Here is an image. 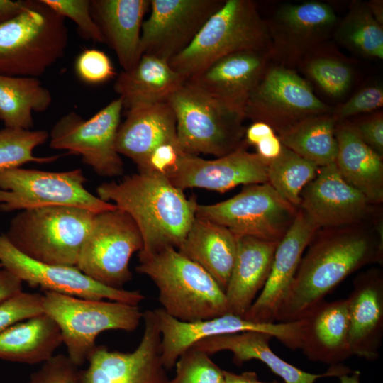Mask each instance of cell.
<instances>
[{
	"mask_svg": "<svg viewBox=\"0 0 383 383\" xmlns=\"http://www.w3.org/2000/svg\"><path fill=\"white\" fill-rule=\"evenodd\" d=\"M367 224L316 233L279 309L277 322L302 318L350 274L382 262V223L376 225V232Z\"/></svg>",
	"mask_w": 383,
	"mask_h": 383,
	"instance_id": "obj_1",
	"label": "cell"
},
{
	"mask_svg": "<svg viewBox=\"0 0 383 383\" xmlns=\"http://www.w3.org/2000/svg\"><path fill=\"white\" fill-rule=\"evenodd\" d=\"M96 193L135 222L143 241L139 260L167 248L177 249L196 217V199L187 198L158 172H138L118 182H104Z\"/></svg>",
	"mask_w": 383,
	"mask_h": 383,
	"instance_id": "obj_2",
	"label": "cell"
},
{
	"mask_svg": "<svg viewBox=\"0 0 383 383\" xmlns=\"http://www.w3.org/2000/svg\"><path fill=\"white\" fill-rule=\"evenodd\" d=\"M135 270L152 280L162 309L180 321L230 313L225 292L216 280L176 248H167L140 260Z\"/></svg>",
	"mask_w": 383,
	"mask_h": 383,
	"instance_id": "obj_3",
	"label": "cell"
},
{
	"mask_svg": "<svg viewBox=\"0 0 383 383\" xmlns=\"http://www.w3.org/2000/svg\"><path fill=\"white\" fill-rule=\"evenodd\" d=\"M243 50L271 54L266 21L252 1L224 0L190 45L168 62L187 81L220 58Z\"/></svg>",
	"mask_w": 383,
	"mask_h": 383,
	"instance_id": "obj_4",
	"label": "cell"
},
{
	"mask_svg": "<svg viewBox=\"0 0 383 383\" xmlns=\"http://www.w3.org/2000/svg\"><path fill=\"white\" fill-rule=\"evenodd\" d=\"M65 18L42 0L0 25V74L38 78L65 54Z\"/></svg>",
	"mask_w": 383,
	"mask_h": 383,
	"instance_id": "obj_5",
	"label": "cell"
},
{
	"mask_svg": "<svg viewBox=\"0 0 383 383\" xmlns=\"http://www.w3.org/2000/svg\"><path fill=\"white\" fill-rule=\"evenodd\" d=\"M95 214L65 206L23 210L4 233L16 248L33 260L76 267Z\"/></svg>",
	"mask_w": 383,
	"mask_h": 383,
	"instance_id": "obj_6",
	"label": "cell"
},
{
	"mask_svg": "<svg viewBox=\"0 0 383 383\" xmlns=\"http://www.w3.org/2000/svg\"><path fill=\"white\" fill-rule=\"evenodd\" d=\"M176 118L177 138L187 154L226 155L244 142V113L185 82L168 99Z\"/></svg>",
	"mask_w": 383,
	"mask_h": 383,
	"instance_id": "obj_7",
	"label": "cell"
},
{
	"mask_svg": "<svg viewBox=\"0 0 383 383\" xmlns=\"http://www.w3.org/2000/svg\"><path fill=\"white\" fill-rule=\"evenodd\" d=\"M43 310L58 326L67 356L78 367L87 361L101 333L109 330L132 332L143 317L138 306L54 292H44Z\"/></svg>",
	"mask_w": 383,
	"mask_h": 383,
	"instance_id": "obj_8",
	"label": "cell"
},
{
	"mask_svg": "<svg viewBox=\"0 0 383 383\" xmlns=\"http://www.w3.org/2000/svg\"><path fill=\"white\" fill-rule=\"evenodd\" d=\"M86 182L80 169L48 172L18 167L0 170V211L65 206L97 213L117 208L90 193Z\"/></svg>",
	"mask_w": 383,
	"mask_h": 383,
	"instance_id": "obj_9",
	"label": "cell"
},
{
	"mask_svg": "<svg viewBox=\"0 0 383 383\" xmlns=\"http://www.w3.org/2000/svg\"><path fill=\"white\" fill-rule=\"evenodd\" d=\"M297 211L267 182L245 185L239 194L219 203L198 204L196 216L224 226L237 238L251 236L279 243Z\"/></svg>",
	"mask_w": 383,
	"mask_h": 383,
	"instance_id": "obj_10",
	"label": "cell"
},
{
	"mask_svg": "<svg viewBox=\"0 0 383 383\" xmlns=\"http://www.w3.org/2000/svg\"><path fill=\"white\" fill-rule=\"evenodd\" d=\"M143 247L140 230L128 213L118 207L97 213L76 267L101 284L123 289L132 279L131 257Z\"/></svg>",
	"mask_w": 383,
	"mask_h": 383,
	"instance_id": "obj_11",
	"label": "cell"
},
{
	"mask_svg": "<svg viewBox=\"0 0 383 383\" xmlns=\"http://www.w3.org/2000/svg\"><path fill=\"white\" fill-rule=\"evenodd\" d=\"M123 109L118 97L88 120L74 111L67 113L52 128L50 147L79 155L100 176L121 175L124 167L116 150V136Z\"/></svg>",
	"mask_w": 383,
	"mask_h": 383,
	"instance_id": "obj_12",
	"label": "cell"
},
{
	"mask_svg": "<svg viewBox=\"0 0 383 383\" xmlns=\"http://www.w3.org/2000/svg\"><path fill=\"white\" fill-rule=\"evenodd\" d=\"M333 110L294 70L270 64L250 94L244 113L252 122L267 123L279 133L305 118L331 114Z\"/></svg>",
	"mask_w": 383,
	"mask_h": 383,
	"instance_id": "obj_13",
	"label": "cell"
},
{
	"mask_svg": "<svg viewBox=\"0 0 383 383\" xmlns=\"http://www.w3.org/2000/svg\"><path fill=\"white\" fill-rule=\"evenodd\" d=\"M161 334V358L165 368L171 370L180 355L197 341L216 335L245 331L267 333L288 348L301 347V319L274 323H256L232 313L195 322H183L162 309L154 310Z\"/></svg>",
	"mask_w": 383,
	"mask_h": 383,
	"instance_id": "obj_14",
	"label": "cell"
},
{
	"mask_svg": "<svg viewBox=\"0 0 383 383\" xmlns=\"http://www.w3.org/2000/svg\"><path fill=\"white\" fill-rule=\"evenodd\" d=\"M0 267L30 287L76 297L119 301L138 306L145 299L140 291L116 289L101 284L75 266L51 265L22 253L0 233Z\"/></svg>",
	"mask_w": 383,
	"mask_h": 383,
	"instance_id": "obj_15",
	"label": "cell"
},
{
	"mask_svg": "<svg viewBox=\"0 0 383 383\" xmlns=\"http://www.w3.org/2000/svg\"><path fill=\"white\" fill-rule=\"evenodd\" d=\"M266 23L272 60L290 68L301 65L334 33L338 21L330 4L310 1L282 4Z\"/></svg>",
	"mask_w": 383,
	"mask_h": 383,
	"instance_id": "obj_16",
	"label": "cell"
},
{
	"mask_svg": "<svg viewBox=\"0 0 383 383\" xmlns=\"http://www.w3.org/2000/svg\"><path fill=\"white\" fill-rule=\"evenodd\" d=\"M144 331L132 352L96 345L79 383H170L161 358V334L154 310L143 312Z\"/></svg>",
	"mask_w": 383,
	"mask_h": 383,
	"instance_id": "obj_17",
	"label": "cell"
},
{
	"mask_svg": "<svg viewBox=\"0 0 383 383\" xmlns=\"http://www.w3.org/2000/svg\"><path fill=\"white\" fill-rule=\"evenodd\" d=\"M224 0H150L151 12L143 21L142 55L169 61L185 50Z\"/></svg>",
	"mask_w": 383,
	"mask_h": 383,
	"instance_id": "obj_18",
	"label": "cell"
},
{
	"mask_svg": "<svg viewBox=\"0 0 383 383\" xmlns=\"http://www.w3.org/2000/svg\"><path fill=\"white\" fill-rule=\"evenodd\" d=\"M247 148L244 141L233 152L214 160L183 153L165 176L183 191L203 188L223 193L238 185L267 183V162Z\"/></svg>",
	"mask_w": 383,
	"mask_h": 383,
	"instance_id": "obj_19",
	"label": "cell"
},
{
	"mask_svg": "<svg viewBox=\"0 0 383 383\" xmlns=\"http://www.w3.org/2000/svg\"><path fill=\"white\" fill-rule=\"evenodd\" d=\"M299 208L319 229L367 223L374 213V205L343 179L335 162L318 167L301 192Z\"/></svg>",
	"mask_w": 383,
	"mask_h": 383,
	"instance_id": "obj_20",
	"label": "cell"
},
{
	"mask_svg": "<svg viewBox=\"0 0 383 383\" xmlns=\"http://www.w3.org/2000/svg\"><path fill=\"white\" fill-rule=\"evenodd\" d=\"M318 230L309 216L299 208L290 228L277 246L265 286L242 317L256 323L277 322L279 309L294 280L304 252Z\"/></svg>",
	"mask_w": 383,
	"mask_h": 383,
	"instance_id": "obj_21",
	"label": "cell"
},
{
	"mask_svg": "<svg viewBox=\"0 0 383 383\" xmlns=\"http://www.w3.org/2000/svg\"><path fill=\"white\" fill-rule=\"evenodd\" d=\"M271 60V54L267 51L233 52L216 60L186 82L244 113L247 101Z\"/></svg>",
	"mask_w": 383,
	"mask_h": 383,
	"instance_id": "obj_22",
	"label": "cell"
},
{
	"mask_svg": "<svg viewBox=\"0 0 383 383\" xmlns=\"http://www.w3.org/2000/svg\"><path fill=\"white\" fill-rule=\"evenodd\" d=\"M352 355L369 361L379 357L383 336V274L372 268L353 281L347 298Z\"/></svg>",
	"mask_w": 383,
	"mask_h": 383,
	"instance_id": "obj_23",
	"label": "cell"
},
{
	"mask_svg": "<svg viewBox=\"0 0 383 383\" xmlns=\"http://www.w3.org/2000/svg\"><path fill=\"white\" fill-rule=\"evenodd\" d=\"M272 338L262 332L245 331L206 338L197 341L192 347L209 355L221 351H230L233 353V362L238 366L251 360H260L279 376L284 383H314L322 377H338L353 372L349 367L340 364L331 366L322 374L304 372L284 361L271 350L270 341Z\"/></svg>",
	"mask_w": 383,
	"mask_h": 383,
	"instance_id": "obj_24",
	"label": "cell"
},
{
	"mask_svg": "<svg viewBox=\"0 0 383 383\" xmlns=\"http://www.w3.org/2000/svg\"><path fill=\"white\" fill-rule=\"evenodd\" d=\"M301 319L300 349L309 360L333 366L352 356L347 299L323 301Z\"/></svg>",
	"mask_w": 383,
	"mask_h": 383,
	"instance_id": "obj_25",
	"label": "cell"
},
{
	"mask_svg": "<svg viewBox=\"0 0 383 383\" xmlns=\"http://www.w3.org/2000/svg\"><path fill=\"white\" fill-rule=\"evenodd\" d=\"M126 111V119L117 133L116 150L130 158L140 172L158 146L177 140L176 118L168 101Z\"/></svg>",
	"mask_w": 383,
	"mask_h": 383,
	"instance_id": "obj_26",
	"label": "cell"
},
{
	"mask_svg": "<svg viewBox=\"0 0 383 383\" xmlns=\"http://www.w3.org/2000/svg\"><path fill=\"white\" fill-rule=\"evenodd\" d=\"M90 6L104 43L115 52L122 71L131 70L142 56L141 28L150 0H90Z\"/></svg>",
	"mask_w": 383,
	"mask_h": 383,
	"instance_id": "obj_27",
	"label": "cell"
},
{
	"mask_svg": "<svg viewBox=\"0 0 383 383\" xmlns=\"http://www.w3.org/2000/svg\"><path fill=\"white\" fill-rule=\"evenodd\" d=\"M279 243L251 236L238 238L237 252L225 290L230 313L243 316L270 275Z\"/></svg>",
	"mask_w": 383,
	"mask_h": 383,
	"instance_id": "obj_28",
	"label": "cell"
},
{
	"mask_svg": "<svg viewBox=\"0 0 383 383\" xmlns=\"http://www.w3.org/2000/svg\"><path fill=\"white\" fill-rule=\"evenodd\" d=\"M335 165L343 179L376 206L383 201L382 158L366 145L350 123L337 122Z\"/></svg>",
	"mask_w": 383,
	"mask_h": 383,
	"instance_id": "obj_29",
	"label": "cell"
},
{
	"mask_svg": "<svg viewBox=\"0 0 383 383\" xmlns=\"http://www.w3.org/2000/svg\"><path fill=\"white\" fill-rule=\"evenodd\" d=\"M238 238L224 226L195 217L177 249L201 267L225 292L237 252Z\"/></svg>",
	"mask_w": 383,
	"mask_h": 383,
	"instance_id": "obj_30",
	"label": "cell"
},
{
	"mask_svg": "<svg viewBox=\"0 0 383 383\" xmlns=\"http://www.w3.org/2000/svg\"><path fill=\"white\" fill-rule=\"evenodd\" d=\"M185 79L175 72L168 61L142 55L137 65L122 71L113 84L114 91L123 102V109L167 101Z\"/></svg>",
	"mask_w": 383,
	"mask_h": 383,
	"instance_id": "obj_31",
	"label": "cell"
},
{
	"mask_svg": "<svg viewBox=\"0 0 383 383\" xmlns=\"http://www.w3.org/2000/svg\"><path fill=\"white\" fill-rule=\"evenodd\" d=\"M62 343L58 326L43 313L0 333V358L30 365L43 363Z\"/></svg>",
	"mask_w": 383,
	"mask_h": 383,
	"instance_id": "obj_32",
	"label": "cell"
},
{
	"mask_svg": "<svg viewBox=\"0 0 383 383\" xmlns=\"http://www.w3.org/2000/svg\"><path fill=\"white\" fill-rule=\"evenodd\" d=\"M52 101L38 78L0 74V120L5 127L31 130L33 113L45 111Z\"/></svg>",
	"mask_w": 383,
	"mask_h": 383,
	"instance_id": "obj_33",
	"label": "cell"
},
{
	"mask_svg": "<svg viewBox=\"0 0 383 383\" xmlns=\"http://www.w3.org/2000/svg\"><path fill=\"white\" fill-rule=\"evenodd\" d=\"M337 121L332 113L305 118L277 133L282 145L318 167L335 162Z\"/></svg>",
	"mask_w": 383,
	"mask_h": 383,
	"instance_id": "obj_34",
	"label": "cell"
},
{
	"mask_svg": "<svg viewBox=\"0 0 383 383\" xmlns=\"http://www.w3.org/2000/svg\"><path fill=\"white\" fill-rule=\"evenodd\" d=\"M333 35L340 45L357 55L383 59V26L374 19L367 2L353 1Z\"/></svg>",
	"mask_w": 383,
	"mask_h": 383,
	"instance_id": "obj_35",
	"label": "cell"
},
{
	"mask_svg": "<svg viewBox=\"0 0 383 383\" xmlns=\"http://www.w3.org/2000/svg\"><path fill=\"white\" fill-rule=\"evenodd\" d=\"M318 167L283 145L280 155L267 162V182L299 209L301 194L316 177Z\"/></svg>",
	"mask_w": 383,
	"mask_h": 383,
	"instance_id": "obj_36",
	"label": "cell"
},
{
	"mask_svg": "<svg viewBox=\"0 0 383 383\" xmlns=\"http://www.w3.org/2000/svg\"><path fill=\"white\" fill-rule=\"evenodd\" d=\"M49 138L45 130H23L6 128L0 130V170L21 167L28 162L50 163L61 155L36 157L35 148Z\"/></svg>",
	"mask_w": 383,
	"mask_h": 383,
	"instance_id": "obj_37",
	"label": "cell"
},
{
	"mask_svg": "<svg viewBox=\"0 0 383 383\" xmlns=\"http://www.w3.org/2000/svg\"><path fill=\"white\" fill-rule=\"evenodd\" d=\"M302 63L306 74L323 91L334 98L343 96L353 83V67L340 58L315 55L305 59Z\"/></svg>",
	"mask_w": 383,
	"mask_h": 383,
	"instance_id": "obj_38",
	"label": "cell"
},
{
	"mask_svg": "<svg viewBox=\"0 0 383 383\" xmlns=\"http://www.w3.org/2000/svg\"><path fill=\"white\" fill-rule=\"evenodd\" d=\"M176 374L170 383H225L221 370L205 352L191 347L175 364Z\"/></svg>",
	"mask_w": 383,
	"mask_h": 383,
	"instance_id": "obj_39",
	"label": "cell"
},
{
	"mask_svg": "<svg viewBox=\"0 0 383 383\" xmlns=\"http://www.w3.org/2000/svg\"><path fill=\"white\" fill-rule=\"evenodd\" d=\"M42 1L64 18H68L74 21L84 38L104 43V38L91 16L90 0Z\"/></svg>",
	"mask_w": 383,
	"mask_h": 383,
	"instance_id": "obj_40",
	"label": "cell"
},
{
	"mask_svg": "<svg viewBox=\"0 0 383 383\" xmlns=\"http://www.w3.org/2000/svg\"><path fill=\"white\" fill-rule=\"evenodd\" d=\"M43 313V294L22 291L0 302V333L15 323Z\"/></svg>",
	"mask_w": 383,
	"mask_h": 383,
	"instance_id": "obj_41",
	"label": "cell"
},
{
	"mask_svg": "<svg viewBox=\"0 0 383 383\" xmlns=\"http://www.w3.org/2000/svg\"><path fill=\"white\" fill-rule=\"evenodd\" d=\"M74 69L77 77L89 84L106 82L116 75L108 55L94 48L86 49L79 53L75 60Z\"/></svg>",
	"mask_w": 383,
	"mask_h": 383,
	"instance_id": "obj_42",
	"label": "cell"
},
{
	"mask_svg": "<svg viewBox=\"0 0 383 383\" xmlns=\"http://www.w3.org/2000/svg\"><path fill=\"white\" fill-rule=\"evenodd\" d=\"M79 371L67 355H54L30 375L27 383H79Z\"/></svg>",
	"mask_w": 383,
	"mask_h": 383,
	"instance_id": "obj_43",
	"label": "cell"
},
{
	"mask_svg": "<svg viewBox=\"0 0 383 383\" xmlns=\"http://www.w3.org/2000/svg\"><path fill=\"white\" fill-rule=\"evenodd\" d=\"M383 104V89L379 85L362 89L344 104L334 109L333 116L337 122L347 118L377 110Z\"/></svg>",
	"mask_w": 383,
	"mask_h": 383,
	"instance_id": "obj_44",
	"label": "cell"
},
{
	"mask_svg": "<svg viewBox=\"0 0 383 383\" xmlns=\"http://www.w3.org/2000/svg\"><path fill=\"white\" fill-rule=\"evenodd\" d=\"M350 123L360 139L383 157L382 112L377 113L355 123Z\"/></svg>",
	"mask_w": 383,
	"mask_h": 383,
	"instance_id": "obj_45",
	"label": "cell"
},
{
	"mask_svg": "<svg viewBox=\"0 0 383 383\" xmlns=\"http://www.w3.org/2000/svg\"><path fill=\"white\" fill-rule=\"evenodd\" d=\"M23 282L9 271L0 270V302L22 292Z\"/></svg>",
	"mask_w": 383,
	"mask_h": 383,
	"instance_id": "obj_46",
	"label": "cell"
},
{
	"mask_svg": "<svg viewBox=\"0 0 383 383\" xmlns=\"http://www.w3.org/2000/svg\"><path fill=\"white\" fill-rule=\"evenodd\" d=\"M282 147L280 139L275 133L260 141L255 145V153L266 162H269L280 155Z\"/></svg>",
	"mask_w": 383,
	"mask_h": 383,
	"instance_id": "obj_47",
	"label": "cell"
},
{
	"mask_svg": "<svg viewBox=\"0 0 383 383\" xmlns=\"http://www.w3.org/2000/svg\"><path fill=\"white\" fill-rule=\"evenodd\" d=\"M275 133L273 128L267 123L255 121L245 128L244 141L247 145L255 146L264 138Z\"/></svg>",
	"mask_w": 383,
	"mask_h": 383,
	"instance_id": "obj_48",
	"label": "cell"
},
{
	"mask_svg": "<svg viewBox=\"0 0 383 383\" xmlns=\"http://www.w3.org/2000/svg\"><path fill=\"white\" fill-rule=\"evenodd\" d=\"M26 5L27 0H0V25L21 13Z\"/></svg>",
	"mask_w": 383,
	"mask_h": 383,
	"instance_id": "obj_49",
	"label": "cell"
},
{
	"mask_svg": "<svg viewBox=\"0 0 383 383\" xmlns=\"http://www.w3.org/2000/svg\"><path fill=\"white\" fill-rule=\"evenodd\" d=\"M225 383H284L277 381L265 382L259 380L255 372H244L235 374L224 370Z\"/></svg>",
	"mask_w": 383,
	"mask_h": 383,
	"instance_id": "obj_50",
	"label": "cell"
},
{
	"mask_svg": "<svg viewBox=\"0 0 383 383\" xmlns=\"http://www.w3.org/2000/svg\"><path fill=\"white\" fill-rule=\"evenodd\" d=\"M367 4L374 19L383 26V1L382 0H372L367 2Z\"/></svg>",
	"mask_w": 383,
	"mask_h": 383,
	"instance_id": "obj_51",
	"label": "cell"
},
{
	"mask_svg": "<svg viewBox=\"0 0 383 383\" xmlns=\"http://www.w3.org/2000/svg\"><path fill=\"white\" fill-rule=\"evenodd\" d=\"M338 377L340 383H360V372L358 370L342 374Z\"/></svg>",
	"mask_w": 383,
	"mask_h": 383,
	"instance_id": "obj_52",
	"label": "cell"
}]
</instances>
